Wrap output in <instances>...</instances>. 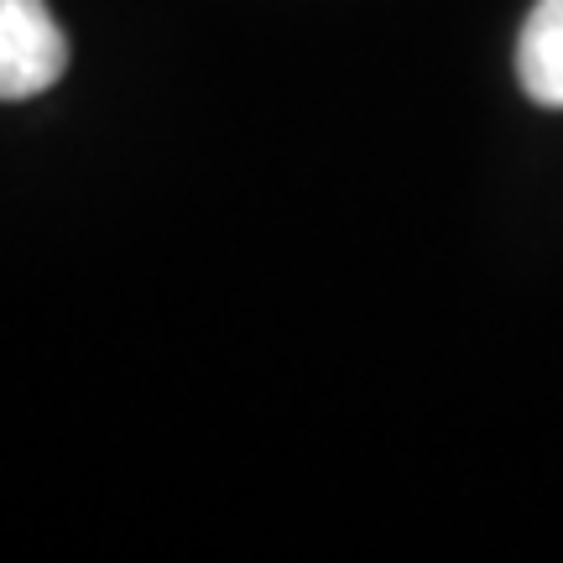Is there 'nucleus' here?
<instances>
[{
	"label": "nucleus",
	"mask_w": 563,
	"mask_h": 563,
	"mask_svg": "<svg viewBox=\"0 0 563 563\" xmlns=\"http://www.w3.org/2000/svg\"><path fill=\"white\" fill-rule=\"evenodd\" d=\"M517 79L527 100L563 110V0H538L517 37Z\"/></svg>",
	"instance_id": "f03ea898"
},
{
	"label": "nucleus",
	"mask_w": 563,
	"mask_h": 563,
	"mask_svg": "<svg viewBox=\"0 0 563 563\" xmlns=\"http://www.w3.org/2000/svg\"><path fill=\"white\" fill-rule=\"evenodd\" d=\"M68 68V37L47 0H0V100H32Z\"/></svg>",
	"instance_id": "f257e3e1"
}]
</instances>
